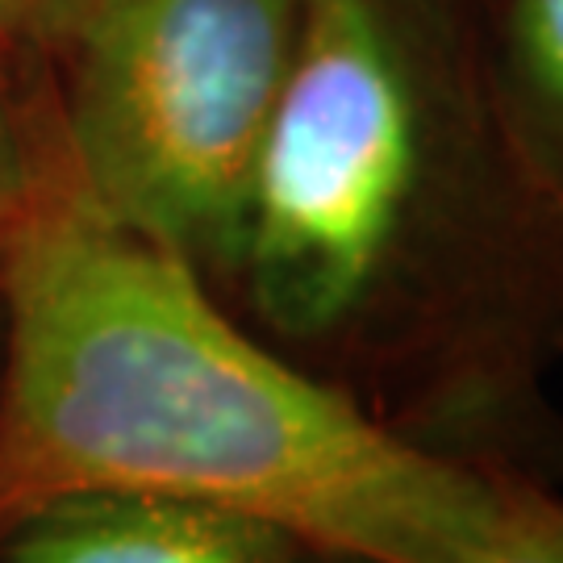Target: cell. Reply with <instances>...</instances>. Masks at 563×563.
Returning <instances> with one entry per match:
<instances>
[{
  "mask_svg": "<svg viewBox=\"0 0 563 563\" xmlns=\"http://www.w3.org/2000/svg\"><path fill=\"white\" fill-rule=\"evenodd\" d=\"M225 305L409 443L563 481V251L493 0H301Z\"/></svg>",
  "mask_w": 563,
  "mask_h": 563,
  "instance_id": "obj_1",
  "label": "cell"
},
{
  "mask_svg": "<svg viewBox=\"0 0 563 563\" xmlns=\"http://www.w3.org/2000/svg\"><path fill=\"white\" fill-rule=\"evenodd\" d=\"M88 488L246 514L363 563H472L497 493L109 222L55 146L0 230V534Z\"/></svg>",
  "mask_w": 563,
  "mask_h": 563,
  "instance_id": "obj_2",
  "label": "cell"
},
{
  "mask_svg": "<svg viewBox=\"0 0 563 563\" xmlns=\"http://www.w3.org/2000/svg\"><path fill=\"white\" fill-rule=\"evenodd\" d=\"M297 21L301 0H97L67 46L71 180L222 301Z\"/></svg>",
  "mask_w": 563,
  "mask_h": 563,
  "instance_id": "obj_3",
  "label": "cell"
},
{
  "mask_svg": "<svg viewBox=\"0 0 563 563\" xmlns=\"http://www.w3.org/2000/svg\"><path fill=\"white\" fill-rule=\"evenodd\" d=\"M301 551L260 518L118 488L55 497L0 534V563H292Z\"/></svg>",
  "mask_w": 563,
  "mask_h": 563,
  "instance_id": "obj_4",
  "label": "cell"
},
{
  "mask_svg": "<svg viewBox=\"0 0 563 563\" xmlns=\"http://www.w3.org/2000/svg\"><path fill=\"white\" fill-rule=\"evenodd\" d=\"M505 109L563 251V0H493Z\"/></svg>",
  "mask_w": 563,
  "mask_h": 563,
  "instance_id": "obj_5",
  "label": "cell"
},
{
  "mask_svg": "<svg viewBox=\"0 0 563 563\" xmlns=\"http://www.w3.org/2000/svg\"><path fill=\"white\" fill-rule=\"evenodd\" d=\"M493 518L472 563H563V481L493 472Z\"/></svg>",
  "mask_w": 563,
  "mask_h": 563,
  "instance_id": "obj_6",
  "label": "cell"
},
{
  "mask_svg": "<svg viewBox=\"0 0 563 563\" xmlns=\"http://www.w3.org/2000/svg\"><path fill=\"white\" fill-rule=\"evenodd\" d=\"M97 0H0V38L34 51H67Z\"/></svg>",
  "mask_w": 563,
  "mask_h": 563,
  "instance_id": "obj_7",
  "label": "cell"
},
{
  "mask_svg": "<svg viewBox=\"0 0 563 563\" xmlns=\"http://www.w3.org/2000/svg\"><path fill=\"white\" fill-rule=\"evenodd\" d=\"M34 163H38V151L25 139L18 109L9 104V92L0 84V230L13 222V213L25 201V188L34 180Z\"/></svg>",
  "mask_w": 563,
  "mask_h": 563,
  "instance_id": "obj_8",
  "label": "cell"
},
{
  "mask_svg": "<svg viewBox=\"0 0 563 563\" xmlns=\"http://www.w3.org/2000/svg\"><path fill=\"white\" fill-rule=\"evenodd\" d=\"M292 563H363V560H346V555H330V551H313V547H305Z\"/></svg>",
  "mask_w": 563,
  "mask_h": 563,
  "instance_id": "obj_9",
  "label": "cell"
}]
</instances>
